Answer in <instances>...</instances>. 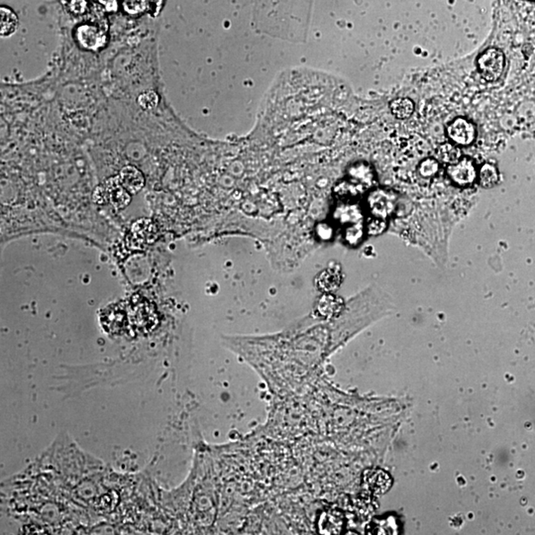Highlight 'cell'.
<instances>
[{"instance_id": "cell-1", "label": "cell", "mask_w": 535, "mask_h": 535, "mask_svg": "<svg viewBox=\"0 0 535 535\" xmlns=\"http://www.w3.org/2000/svg\"><path fill=\"white\" fill-rule=\"evenodd\" d=\"M477 64L484 80L487 82H496L501 78L505 69V55L496 48H489L480 55Z\"/></svg>"}, {"instance_id": "cell-2", "label": "cell", "mask_w": 535, "mask_h": 535, "mask_svg": "<svg viewBox=\"0 0 535 535\" xmlns=\"http://www.w3.org/2000/svg\"><path fill=\"white\" fill-rule=\"evenodd\" d=\"M447 175L455 185L472 186L478 180L476 165L469 158H462L457 163L449 165Z\"/></svg>"}, {"instance_id": "cell-3", "label": "cell", "mask_w": 535, "mask_h": 535, "mask_svg": "<svg viewBox=\"0 0 535 535\" xmlns=\"http://www.w3.org/2000/svg\"><path fill=\"white\" fill-rule=\"evenodd\" d=\"M477 131L474 124L463 117H458L449 124L447 136L454 144L469 146L476 139Z\"/></svg>"}, {"instance_id": "cell-4", "label": "cell", "mask_w": 535, "mask_h": 535, "mask_svg": "<svg viewBox=\"0 0 535 535\" xmlns=\"http://www.w3.org/2000/svg\"><path fill=\"white\" fill-rule=\"evenodd\" d=\"M76 40L85 49L97 51L106 44V35L95 26L85 24L76 29Z\"/></svg>"}, {"instance_id": "cell-5", "label": "cell", "mask_w": 535, "mask_h": 535, "mask_svg": "<svg viewBox=\"0 0 535 535\" xmlns=\"http://www.w3.org/2000/svg\"><path fill=\"white\" fill-rule=\"evenodd\" d=\"M370 207L375 216L379 218H386L395 211L396 207V193L387 190H377L370 195Z\"/></svg>"}, {"instance_id": "cell-6", "label": "cell", "mask_w": 535, "mask_h": 535, "mask_svg": "<svg viewBox=\"0 0 535 535\" xmlns=\"http://www.w3.org/2000/svg\"><path fill=\"white\" fill-rule=\"evenodd\" d=\"M118 179L129 193H138L144 186V176L135 167H124L119 174Z\"/></svg>"}, {"instance_id": "cell-7", "label": "cell", "mask_w": 535, "mask_h": 535, "mask_svg": "<svg viewBox=\"0 0 535 535\" xmlns=\"http://www.w3.org/2000/svg\"><path fill=\"white\" fill-rule=\"evenodd\" d=\"M19 19L15 12L9 7L2 6L0 8V35L2 38L11 37L18 29Z\"/></svg>"}, {"instance_id": "cell-8", "label": "cell", "mask_w": 535, "mask_h": 535, "mask_svg": "<svg viewBox=\"0 0 535 535\" xmlns=\"http://www.w3.org/2000/svg\"><path fill=\"white\" fill-rule=\"evenodd\" d=\"M107 190H109V195L112 202L116 204H119L123 207V204H128L129 193L125 190V188L121 185L119 181L118 176L116 178H111V180L107 181L106 185Z\"/></svg>"}, {"instance_id": "cell-9", "label": "cell", "mask_w": 535, "mask_h": 535, "mask_svg": "<svg viewBox=\"0 0 535 535\" xmlns=\"http://www.w3.org/2000/svg\"><path fill=\"white\" fill-rule=\"evenodd\" d=\"M437 158L443 163L452 165L462 159V153L458 146L454 143H444L437 149Z\"/></svg>"}, {"instance_id": "cell-10", "label": "cell", "mask_w": 535, "mask_h": 535, "mask_svg": "<svg viewBox=\"0 0 535 535\" xmlns=\"http://www.w3.org/2000/svg\"><path fill=\"white\" fill-rule=\"evenodd\" d=\"M500 179L498 169L493 164L486 163L478 172V180L484 188H492L498 183Z\"/></svg>"}, {"instance_id": "cell-11", "label": "cell", "mask_w": 535, "mask_h": 535, "mask_svg": "<svg viewBox=\"0 0 535 535\" xmlns=\"http://www.w3.org/2000/svg\"><path fill=\"white\" fill-rule=\"evenodd\" d=\"M391 111L398 118H408L415 111V104L410 99H398L391 104Z\"/></svg>"}, {"instance_id": "cell-12", "label": "cell", "mask_w": 535, "mask_h": 535, "mask_svg": "<svg viewBox=\"0 0 535 535\" xmlns=\"http://www.w3.org/2000/svg\"><path fill=\"white\" fill-rule=\"evenodd\" d=\"M123 7L128 15H141L150 9V0H123Z\"/></svg>"}, {"instance_id": "cell-13", "label": "cell", "mask_w": 535, "mask_h": 535, "mask_svg": "<svg viewBox=\"0 0 535 535\" xmlns=\"http://www.w3.org/2000/svg\"><path fill=\"white\" fill-rule=\"evenodd\" d=\"M340 524L335 515L324 513L320 518L319 530L321 534H338Z\"/></svg>"}, {"instance_id": "cell-14", "label": "cell", "mask_w": 535, "mask_h": 535, "mask_svg": "<svg viewBox=\"0 0 535 535\" xmlns=\"http://www.w3.org/2000/svg\"><path fill=\"white\" fill-rule=\"evenodd\" d=\"M439 162L433 158H427L424 160L419 166V174L420 176L424 179H431L438 174Z\"/></svg>"}, {"instance_id": "cell-15", "label": "cell", "mask_w": 535, "mask_h": 535, "mask_svg": "<svg viewBox=\"0 0 535 535\" xmlns=\"http://www.w3.org/2000/svg\"><path fill=\"white\" fill-rule=\"evenodd\" d=\"M352 175L362 183L370 185L372 183L373 173L371 169L369 167L365 166V165L355 166L354 169H352Z\"/></svg>"}, {"instance_id": "cell-16", "label": "cell", "mask_w": 535, "mask_h": 535, "mask_svg": "<svg viewBox=\"0 0 535 535\" xmlns=\"http://www.w3.org/2000/svg\"><path fill=\"white\" fill-rule=\"evenodd\" d=\"M70 11L76 15H82L88 9L87 0H70L69 4Z\"/></svg>"}, {"instance_id": "cell-17", "label": "cell", "mask_w": 535, "mask_h": 535, "mask_svg": "<svg viewBox=\"0 0 535 535\" xmlns=\"http://www.w3.org/2000/svg\"><path fill=\"white\" fill-rule=\"evenodd\" d=\"M157 100L158 97L155 93L148 92L141 95L138 102H139L141 106L144 107V109H152L153 106L156 105Z\"/></svg>"}, {"instance_id": "cell-18", "label": "cell", "mask_w": 535, "mask_h": 535, "mask_svg": "<svg viewBox=\"0 0 535 535\" xmlns=\"http://www.w3.org/2000/svg\"><path fill=\"white\" fill-rule=\"evenodd\" d=\"M165 0H150V12L153 16H157L163 8Z\"/></svg>"}, {"instance_id": "cell-19", "label": "cell", "mask_w": 535, "mask_h": 535, "mask_svg": "<svg viewBox=\"0 0 535 535\" xmlns=\"http://www.w3.org/2000/svg\"><path fill=\"white\" fill-rule=\"evenodd\" d=\"M102 6H105L107 11H114L117 7V0H100Z\"/></svg>"}]
</instances>
